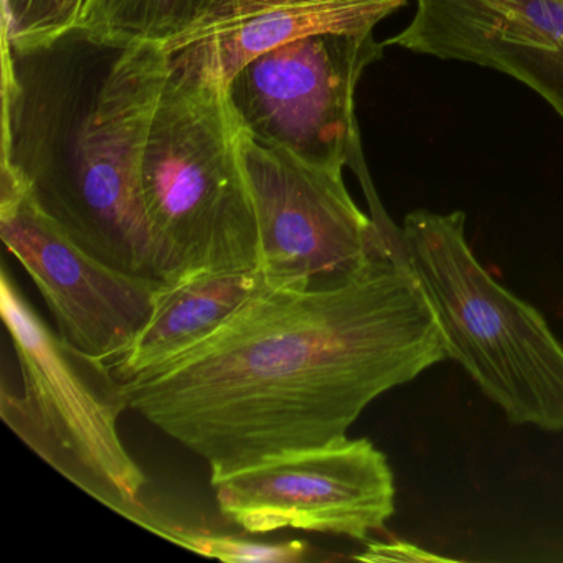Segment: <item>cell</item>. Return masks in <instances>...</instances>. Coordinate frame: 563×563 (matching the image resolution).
Instances as JSON below:
<instances>
[{
  "mask_svg": "<svg viewBox=\"0 0 563 563\" xmlns=\"http://www.w3.org/2000/svg\"><path fill=\"white\" fill-rule=\"evenodd\" d=\"M437 316L395 240L342 285H266L183 357L124 382L128 408L212 476L347 430L385 391L446 361Z\"/></svg>",
  "mask_w": 563,
  "mask_h": 563,
  "instance_id": "6da1fadb",
  "label": "cell"
},
{
  "mask_svg": "<svg viewBox=\"0 0 563 563\" xmlns=\"http://www.w3.org/2000/svg\"><path fill=\"white\" fill-rule=\"evenodd\" d=\"M167 75L164 48L78 25L2 47L0 187L25 194L104 265L154 282L140 167Z\"/></svg>",
  "mask_w": 563,
  "mask_h": 563,
  "instance_id": "7a4b0ae2",
  "label": "cell"
},
{
  "mask_svg": "<svg viewBox=\"0 0 563 563\" xmlns=\"http://www.w3.org/2000/svg\"><path fill=\"white\" fill-rule=\"evenodd\" d=\"M242 136L223 85L169 70L140 167L157 282L260 269Z\"/></svg>",
  "mask_w": 563,
  "mask_h": 563,
  "instance_id": "3957f363",
  "label": "cell"
},
{
  "mask_svg": "<svg viewBox=\"0 0 563 563\" xmlns=\"http://www.w3.org/2000/svg\"><path fill=\"white\" fill-rule=\"evenodd\" d=\"M398 245L456 361L514 424L563 431V344L474 256L466 216L415 210Z\"/></svg>",
  "mask_w": 563,
  "mask_h": 563,
  "instance_id": "277c9868",
  "label": "cell"
},
{
  "mask_svg": "<svg viewBox=\"0 0 563 563\" xmlns=\"http://www.w3.org/2000/svg\"><path fill=\"white\" fill-rule=\"evenodd\" d=\"M0 311L21 364L22 390H0L9 428L58 474L118 516L164 537L170 520L143 503L147 484L118 431L128 408L110 362L52 331L2 269Z\"/></svg>",
  "mask_w": 563,
  "mask_h": 563,
  "instance_id": "5b68a950",
  "label": "cell"
},
{
  "mask_svg": "<svg viewBox=\"0 0 563 563\" xmlns=\"http://www.w3.org/2000/svg\"><path fill=\"white\" fill-rule=\"evenodd\" d=\"M242 161L255 203L260 272L276 288L342 285L391 255L398 227L378 202L371 176L365 216L341 169L314 166L243 133Z\"/></svg>",
  "mask_w": 563,
  "mask_h": 563,
  "instance_id": "8992f818",
  "label": "cell"
},
{
  "mask_svg": "<svg viewBox=\"0 0 563 563\" xmlns=\"http://www.w3.org/2000/svg\"><path fill=\"white\" fill-rule=\"evenodd\" d=\"M371 32H321L278 45L225 85L246 136L314 166L344 170L364 157L355 91L384 55Z\"/></svg>",
  "mask_w": 563,
  "mask_h": 563,
  "instance_id": "52a82bcc",
  "label": "cell"
},
{
  "mask_svg": "<svg viewBox=\"0 0 563 563\" xmlns=\"http://www.w3.org/2000/svg\"><path fill=\"white\" fill-rule=\"evenodd\" d=\"M210 483L222 516L250 533L296 529L367 542L395 512L394 473L367 438L283 451Z\"/></svg>",
  "mask_w": 563,
  "mask_h": 563,
  "instance_id": "ba28073f",
  "label": "cell"
},
{
  "mask_svg": "<svg viewBox=\"0 0 563 563\" xmlns=\"http://www.w3.org/2000/svg\"><path fill=\"white\" fill-rule=\"evenodd\" d=\"M0 236L44 296L58 334L85 354L114 361L150 321L164 283L104 265L19 190L0 187Z\"/></svg>",
  "mask_w": 563,
  "mask_h": 563,
  "instance_id": "9c48e42d",
  "label": "cell"
},
{
  "mask_svg": "<svg viewBox=\"0 0 563 563\" xmlns=\"http://www.w3.org/2000/svg\"><path fill=\"white\" fill-rule=\"evenodd\" d=\"M384 45L500 71L563 121V0H417Z\"/></svg>",
  "mask_w": 563,
  "mask_h": 563,
  "instance_id": "30bf717a",
  "label": "cell"
},
{
  "mask_svg": "<svg viewBox=\"0 0 563 563\" xmlns=\"http://www.w3.org/2000/svg\"><path fill=\"white\" fill-rule=\"evenodd\" d=\"M411 0H222L212 14L167 45L170 71L229 84L253 58L321 32H371Z\"/></svg>",
  "mask_w": 563,
  "mask_h": 563,
  "instance_id": "8fae6325",
  "label": "cell"
},
{
  "mask_svg": "<svg viewBox=\"0 0 563 563\" xmlns=\"http://www.w3.org/2000/svg\"><path fill=\"white\" fill-rule=\"evenodd\" d=\"M266 285L256 269L194 276L161 286L150 321L133 344L110 362L111 371L123 384L159 371L216 334Z\"/></svg>",
  "mask_w": 563,
  "mask_h": 563,
  "instance_id": "7c38bea8",
  "label": "cell"
},
{
  "mask_svg": "<svg viewBox=\"0 0 563 563\" xmlns=\"http://www.w3.org/2000/svg\"><path fill=\"white\" fill-rule=\"evenodd\" d=\"M222 0H85L78 27L97 37L123 44L166 48Z\"/></svg>",
  "mask_w": 563,
  "mask_h": 563,
  "instance_id": "4fadbf2b",
  "label": "cell"
},
{
  "mask_svg": "<svg viewBox=\"0 0 563 563\" xmlns=\"http://www.w3.org/2000/svg\"><path fill=\"white\" fill-rule=\"evenodd\" d=\"M163 539L190 552L227 563H298L311 552V547L305 540L255 542L235 536L186 529L173 522L167 526Z\"/></svg>",
  "mask_w": 563,
  "mask_h": 563,
  "instance_id": "5bb4252c",
  "label": "cell"
},
{
  "mask_svg": "<svg viewBox=\"0 0 563 563\" xmlns=\"http://www.w3.org/2000/svg\"><path fill=\"white\" fill-rule=\"evenodd\" d=\"M358 562H400V563H427V562H453L446 556L428 552L413 543L405 540H391V542H368L364 552L352 556Z\"/></svg>",
  "mask_w": 563,
  "mask_h": 563,
  "instance_id": "9a60e30c",
  "label": "cell"
}]
</instances>
